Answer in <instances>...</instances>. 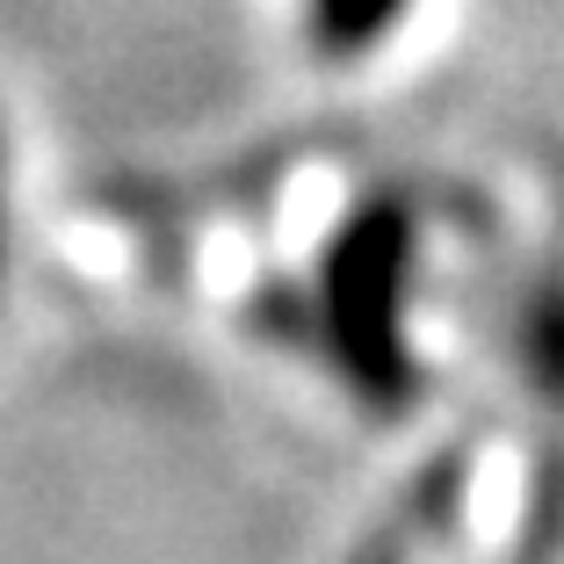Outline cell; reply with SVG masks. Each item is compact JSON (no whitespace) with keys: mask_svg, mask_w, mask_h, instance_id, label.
Returning <instances> with one entry per match:
<instances>
[{"mask_svg":"<svg viewBox=\"0 0 564 564\" xmlns=\"http://www.w3.org/2000/svg\"><path fill=\"white\" fill-rule=\"evenodd\" d=\"M405 282H413V225L399 203H369L326 253V348L362 405L399 413L413 399V355H405Z\"/></svg>","mask_w":564,"mask_h":564,"instance_id":"6da1fadb","label":"cell"},{"mask_svg":"<svg viewBox=\"0 0 564 564\" xmlns=\"http://www.w3.org/2000/svg\"><path fill=\"white\" fill-rule=\"evenodd\" d=\"M405 15V0H312V44L333 58H362Z\"/></svg>","mask_w":564,"mask_h":564,"instance_id":"7a4b0ae2","label":"cell"}]
</instances>
